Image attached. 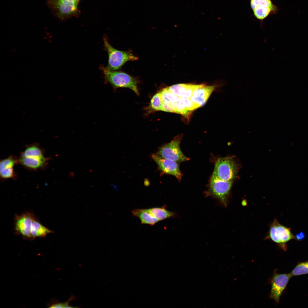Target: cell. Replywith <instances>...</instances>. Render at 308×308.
<instances>
[{
    "mask_svg": "<svg viewBox=\"0 0 308 308\" xmlns=\"http://www.w3.org/2000/svg\"><path fill=\"white\" fill-rule=\"evenodd\" d=\"M182 138V135L175 137L171 141L160 147L156 154L162 158L178 163L189 160L190 159L184 155L180 149V144Z\"/></svg>",
    "mask_w": 308,
    "mask_h": 308,
    "instance_id": "6",
    "label": "cell"
},
{
    "mask_svg": "<svg viewBox=\"0 0 308 308\" xmlns=\"http://www.w3.org/2000/svg\"><path fill=\"white\" fill-rule=\"evenodd\" d=\"M163 102L161 93L159 92L155 94L151 99L149 108L153 111L161 110Z\"/></svg>",
    "mask_w": 308,
    "mask_h": 308,
    "instance_id": "18",
    "label": "cell"
},
{
    "mask_svg": "<svg viewBox=\"0 0 308 308\" xmlns=\"http://www.w3.org/2000/svg\"><path fill=\"white\" fill-rule=\"evenodd\" d=\"M253 11L255 16L260 20L266 18L271 11H273L270 7L262 6L257 7Z\"/></svg>",
    "mask_w": 308,
    "mask_h": 308,
    "instance_id": "20",
    "label": "cell"
},
{
    "mask_svg": "<svg viewBox=\"0 0 308 308\" xmlns=\"http://www.w3.org/2000/svg\"><path fill=\"white\" fill-rule=\"evenodd\" d=\"M47 3L54 15L61 20L75 14L77 11L78 3L66 0H48Z\"/></svg>",
    "mask_w": 308,
    "mask_h": 308,
    "instance_id": "8",
    "label": "cell"
},
{
    "mask_svg": "<svg viewBox=\"0 0 308 308\" xmlns=\"http://www.w3.org/2000/svg\"><path fill=\"white\" fill-rule=\"evenodd\" d=\"M53 231L40 222L36 217L33 220L31 229V234L32 240L37 238H43L48 234L52 233Z\"/></svg>",
    "mask_w": 308,
    "mask_h": 308,
    "instance_id": "15",
    "label": "cell"
},
{
    "mask_svg": "<svg viewBox=\"0 0 308 308\" xmlns=\"http://www.w3.org/2000/svg\"><path fill=\"white\" fill-rule=\"evenodd\" d=\"M151 157L161 171L165 173L174 176L179 181H181L183 174L178 162L162 158L156 153L152 154Z\"/></svg>",
    "mask_w": 308,
    "mask_h": 308,
    "instance_id": "10",
    "label": "cell"
},
{
    "mask_svg": "<svg viewBox=\"0 0 308 308\" xmlns=\"http://www.w3.org/2000/svg\"><path fill=\"white\" fill-rule=\"evenodd\" d=\"M201 85L180 84L172 85L168 88L171 92L179 98L190 99L194 90Z\"/></svg>",
    "mask_w": 308,
    "mask_h": 308,
    "instance_id": "12",
    "label": "cell"
},
{
    "mask_svg": "<svg viewBox=\"0 0 308 308\" xmlns=\"http://www.w3.org/2000/svg\"><path fill=\"white\" fill-rule=\"evenodd\" d=\"M295 239V236L291 233V228L281 225L275 219L270 224L269 231L264 240H271L285 251L287 249L286 243Z\"/></svg>",
    "mask_w": 308,
    "mask_h": 308,
    "instance_id": "4",
    "label": "cell"
},
{
    "mask_svg": "<svg viewBox=\"0 0 308 308\" xmlns=\"http://www.w3.org/2000/svg\"><path fill=\"white\" fill-rule=\"evenodd\" d=\"M163 101H166L175 103L178 100L179 97L171 92L168 87L163 89L160 91Z\"/></svg>",
    "mask_w": 308,
    "mask_h": 308,
    "instance_id": "23",
    "label": "cell"
},
{
    "mask_svg": "<svg viewBox=\"0 0 308 308\" xmlns=\"http://www.w3.org/2000/svg\"><path fill=\"white\" fill-rule=\"evenodd\" d=\"M184 100L186 107L189 112L200 107L197 104L192 102L190 99H184Z\"/></svg>",
    "mask_w": 308,
    "mask_h": 308,
    "instance_id": "27",
    "label": "cell"
},
{
    "mask_svg": "<svg viewBox=\"0 0 308 308\" xmlns=\"http://www.w3.org/2000/svg\"><path fill=\"white\" fill-rule=\"evenodd\" d=\"M68 1L71 2H75L78 3L79 1L78 0H66Z\"/></svg>",
    "mask_w": 308,
    "mask_h": 308,
    "instance_id": "30",
    "label": "cell"
},
{
    "mask_svg": "<svg viewBox=\"0 0 308 308\" xmlns=\"http://www.w3.org/2000/svg\"><path fill=\"white\" fill-rule=\"evenodd\" d=\"M166 206L164 205L161 207H154L148 209L151 214L159 221L176 217V212L167 210Z\"/></svg>",
    "mask_w": 308,
    "mask_h": 308,
    "instance_id": "16",
    "label": "cell"
},
{
    "mask_svg": "<svg viewBox=\"0 0 308 308\" xmlns=\"http://www.w3.org/2000/svg\"><path fill=\"white\" fill-rule=\"evenodd\" d=\"M78 0L79 1V0Z\"/></svg>",
    "mask_w": 308,
    "mask_h": 308,
    "instance_id": "31",
    "label": "cell"
},
{
    "mask_svg": "<svg viewBox=\"0 0 308 308\" xmlns=\"http://www.w3.org/2000/svg\"><path fill=\"white\" fill-rule=\"evenodd\" d=\"M43 151L39 145L33 144L27 146L20 156L30 157L41 158L44 157Z\"/></svg>",
    "mask_w": 308,
    "mask_h": 308,
    "instance_id": "17",
    "label": "cell"
},
{
    "mask_svg": "<svg viewBox=\"0 0 308 308\" xmlns=\"http://www.w3.org/2000/svg\"><path fill=\"white\" fill-rule=\"evenodd\" d=\"M238 171L237 165L233 158L219 157L215 162L212 176L223 181H232L237 176Z\"/></svg>",
    "mask_w": 308,
    "mask_h": 308,
    "instance_id": "3",
    "label": "cell"
},
{
    "mask_svg": "<svg viewBox=\"0 0 308 308\" xmlns=\"http://www.w3.org/2000/svg\"><path fill=\"white\" fill-rule=\"evenodd\" d=\"M305 237V234L304 233L301 232L296 234L295 236V240H297L300 241L303 240Z\"/></svg>",
    "mask_w": 308,
    "mask_h": 308,
    "instance_id": "28",
    "label": "cell"
},
{
    "mask_svg": "<svg viewBox=\"0 0 308 308\" xmlns=\"http://www.w3.org/2000/svg\"><path fill=\"white\" fill-rule=\"evenodd\" d=\"M100 67L103 72L105 81L111 84L114 88H128L139 95L137 88L139 82L136 78L123 72L110 70L103 65Z\"/></svg>",
    "mask_w": 308,
    "mask_h": 308,
    "instance_id": "1",
    "label": "cell"
},
{
    "mask_svg": "<svg viewBox=\"0 0 308 308\" xmlns=\"http://www.w3.org/2000/svg\"><path fill=\"white\" fill-rule=\"evenodd\" d=\"M291 277L290 273L278 274L275 271L270 281L271 284L270 298L279 303L280 298Z\"/></svg>",
    "mask_w": 308,
    "mask_h": 308,
    "instance_id": "9",
    "label": "cell"
},
{
    "mask_svg": "<svg viewBox=\"0 0 308 308\" xmlns=\"http://www.w3.org/2000/svg\"><path fill=\"white\" fill-rule=\"evenodd\" d=\"M308 273V261L299 263L290 274L291 276Z\"/></svg>",
    "mask_w": 308,
    "mask_h": 308,
    "instance_id": "19",
    "label": "cell"
},
{
    "mask_svg": "<svg viewBox=\"0 0 308 308\" xmlns=\"http://www.w3.org/2000/svg\"><path fill=\"white\" fill-rule=\"evenodd\" d=\"M36 217L33 213L30 211L16 215L14 217L15 234L21 235L25 240H32L31 229L33 221Z\"/></svg>",
    "mask_w": 308,
    "mask_h": 308,
    "instance_id": "7",
    "label": "cell"
},
{
    "mask_svg": "<svg viewBox=\"0 0 308 308\" xmlns=\"http://www.w3.org/2000/svg\"><path fill=\"white\" fill-rule=\"evenodd\" d=\"M1 178L3 179L13 178L15 176L13 168L6 169L0 171Z\"/></svg>",
    "mask_w": 308,
    "mask_h": 308,
    "instance_id": "26",
    "label": "cell"
},
{
    "mask_svg": "<svg viewBox=\"0 0 308 308\" xmlns=\"http://www.w3.org/2000/svg\"><path fill=\"white\" fill-rule=\"evenodd\" d=\"M104 46L108 55L107 68L111 70L120 69L127 62L137 60L138 58L134 56L130 50L122 51L116 49L109 43L106 37H103Z\"/></svg>",
    "mask_w": 308,
    "mask_h": 308,
    "instance_id": "2",
    "label": "cell"
},
{
    "mask_svg": "<svg viewBox=\"0 0 308 308\" xmlns=\"http://www.w3.org/2000/svg\"><path fill=\"white\" fill-rule=\"evenodd\" d=\"M175 113L186 115L189 112L186 107L184 99L179 98L178 101L175 103Z\"/></svg>",
    "mask_w": 308,
    "mask_h": 308,
    "instance_id": "24",
    "label": "cell"
},
{
    "mask_svg": "<svg viewBox=\"0 0 308 308\" xmlns=\"http://www.w3.org/2000/svg\"><path fill=\"white\" fill-rule=\"evenodd\" d=\"M49 307L64 308V303H59L52 304Z\"/></svg>",
    "mask_w": 308,
    "mask_h": 308,
    "instance_id": "29",
    "label": "cell"
},
{
    "mask_svg": "<svg viewBox=\"0 0 308 308\" xmlns=\"http://www.w3.org/2000/svg\"><path fill=\"white\" fill-rule=\"evenodd\" d=\"M250 5L253 10L258 6L269 7L273 11H275L277 9L276 7L272 4L270 0H251Z\"/></svg>",
    "mask_w": 308,
    "mask_h": 308,
    "instance_id": "22",
    "label": "cell"
},
{
    "mask_svg": "<svg viewBox=\"0 0 308 308\" xmlns=\"http://www.w3.org/2000/svg\"><path fill=\"white\" fill-rule=\"evenodd\" d=\"M214 88V86L202 84L194 90L190 99L199 107H201L206 103Z\"/></svg>",
    "mask_w": 308,
    "mask_h": 308,
    "instance_id": "11",
    "label": "cell"
},
{
    "mask_svg": "<svg viewBox=\"0 0 308 308\" xmlns=\"http://www.w3.org/2000/svg\"><path fill=\"white\" fill-rule=\"evenodd\" d=\"M18 162L23 166L31 169H37L42 168L46 164L48 158H33L20 156Z\"/></svg>",
    "mask_w": 308,
    "mask_h": 308,
    "instance_id": "13",
    "label": "cell"
},
{
    "mask_svg": "<svg viewBox=\"0 0 308 308\" xmlns=\"http://www.w3.org/2000/svg\"><path fill=\"white\" fill-rule=\"evenodd\" d=\"M18 162V160L13 156L1 161L0 171L3 169L13 168L15 165Z\"/></svg>",
    "mask_w": 308,
    "mask_h": 308,
    "instance_id": "21",
    "label": "cell"
},
{
    "mask_svg": "<svg viewBox=\"0 0 308 308\" xmlns=\"http://www.w3.org/2000/svg\"><path fill=\"white\" fill-rule=\"evenodd\" d=\"M161 111L175 113V103L166 101H163Z\"/></svg>",
    "mask_w": 308,
    "mask_h": 308,
    "instance_id": "25",
    "label": "cell"
},
{
    "mask_svg": "<svg viewBox=\"0 0 308 308\" xmlns=\"http://www.w3.org/2000/svg\"><path fill=\"white\" fill-rule=\"evenodd\" d=\"M132 214L139 218L142 224L154 225L159 221L149 211L148 209H135L132 210Z\"/></svg>",
    "mask_w": 308,
    "mask_h": 308,
    "instance_id": "14",
    "label": "cell"
},
{
    "mask_svg": "<svg viewBox=\"0 0 308 308\" xmlns=\"http://www.w3.org/2000/svg\"><path fill=\"white\" fill-rule=\"evenodd\" d=\"M232 183V181H223L212 175L206 194L217 199L222 205L226 207Z\"/></svg>",
    "mask_w": 308,
    "mask_h": 308,
    "instance_id": "5",
    "label": "cell"
}]
</instances>
